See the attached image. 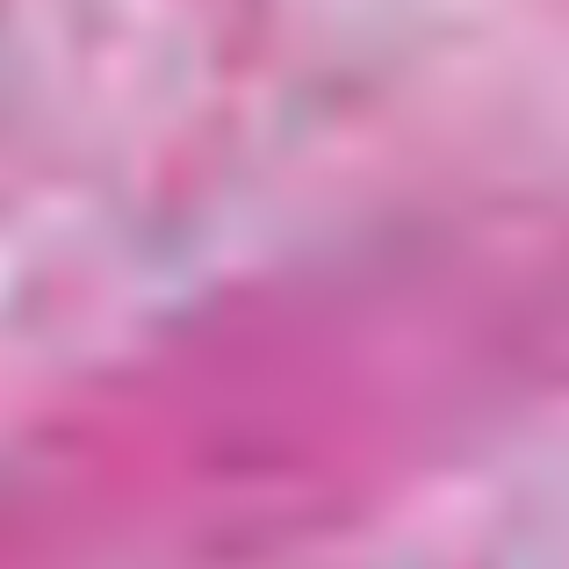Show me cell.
I'll list each match as a JSON object with an SVG mask.
<instances>
[]
</instances>
